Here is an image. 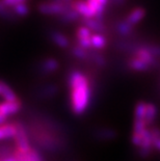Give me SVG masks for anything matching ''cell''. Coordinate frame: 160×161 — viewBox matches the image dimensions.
<instances>
[{
    "label": "cell",
    "instance_id": "obj_1",
    "mask_svg": "<svg viewBox=\"0 0 160 161\" xmlns=\"http://www.w3.org/2000/svg\"><path fill=\"white\" fill-rule=\"evenodd\" d=\"M68 85L70 87V103L73 114H83L91 100V80L82 72L73 70L68 74Z\"/></svg>",
    "mask_w": 160,
    "mask_h": 161
},
{
    "label": "cell",
    "instance_id": "obj_2",
    "mask_svg": "<svg viewBox=\"0 0 160 161\" xmlns=\"http://www.w3.org/2000/svg\"><path fill=\"white\" fill-rule=\"evenodd\" d=\"M71 5H67L63 0H52L40 3L37 9L41 14L47 16H62L69 9Z\"/></svg>",
    "mask_w": 160,
    "mask_h": 161
},
{
    "label": "cell",
    "instance_id": "obj_3",
    "mask_svg": "<svg viewBox=\"0 0 160 161\" xmlns=\"http://www.w3.org/2000/svg\"><path fill=\"white\" fill-rule=\"evenodd\" d=\"M16 123H17V128H18V130H17V135L15 137L16 149L22 151V152H26V151L31 149L29 142L28 132H27L24 124H22L20 122H16Z\"/></svg>",
    "mask_w": 160,
    "mask_h": 161
},
{
    "label": "cell",
    "instance_id": "obj_4",
    "mask_svg": "<svg viewBox=\"0 0 160 161\" xmlns=\"http://www.w3.org/2000/svg\"><path fill=\"white\" fill-rule=\"evenodd\" d=\"M21 102L19 101H14V102H8V101H3L0 104V123L4 124L6 119L9 115H13L19 112L21 109Z\"/></svg>",
    "mask_w": 160,
    "mask_h": 161
},
{
    "label": "cell",
    "instance_id": "obj_5",
    "mask_svg": "<svg viewBox=\"0 0 160 161\" xmlns=\"http://www.w3.org/2000/svg\"><path fill=\"white\" fill-rule=\"evenodd\" d=\"M133 53H134V56L146 61V63L151 66V68L158 67V57H156L147 46H141V47L135 48Z\"/></svg>",
    "mask_w": 160,
    "mask_h": 161
},
{
    "label": "cell",
    "instance_id": "obj_6",
    "mask_svg": "<svg viewBox=\"0 0 160 161\" xmlns=\"http://www.w3.org/2000/svg\"><path fill=\"white\" fill-rule=\"evenodd\" d=\"M91 36H93L91 30L83 25L78 27L76 30V39L78 45L83 47L84 49L90 50L91 48Z\"/></svg>",
    "mask_w": 160,
    "mask_h": 161
},
{
    "label": "cell",
    "instance_id": "obj_7",
    "mask_svg": "<svg viewBox=\"0 0 160 161\" xmlns=\"http://www.w3.org/2000/svg\"><path fill=\"white\" fill-rule=\"evenodd\" d=\"M70 5L71 8L79 14V16L83 17V19L95 18L94 13L91 9L90 5L87 4L86 0H73Z\"/></svg>",
    "mask_w": 160,
    "mask_h": 161
},
{
    "label": "cell",
    "instance_id": "obj_8",
    "mask_svg": "<svg viewBox=\"0 0 160 161\" xmlns=\"http://www.w3.org/2000/svg\"><path fill=\"white\" fill-rule=\"evenodd\" d=\"M17 123H8V124H2L0 128V139H12L15 138L17 135Z\"/></svg>",
    "mask_w": 160,
    "mask_h": 161
},
{
    "label": "cell",
    "instance_id": "obj_9",
    "mask_svg": "<svg viewBox=\"0 0 160 161\" xmlns=\"http://www.w3.org/2000/svg\"><path fill=\"white\" fill-rule=\"evenodd\" d=\"M83 26L90 28L91 31H95L97 33H102L106 30V26L102 22V20L97 18H91V19H83L82 20Z\"/></svg>",
    "mask_w": 160,
    "mask_h": 161
},
{
    "label": "cell",
    "instance_id": "obj_10",
    "mask_svg": "<svg viewBox=\"0 0 160 161\" xmlns=\"http://www.w3.org/2000/svg\"><path fill=\"white\" fill-rule=\"evenodd\" d=\"M127 66L130 70H133L136 72H145L151 69V66L149 64H147L146 61H144L141 58L133 56L128 60Z\"/></svg>",
    "mask_w": 160,
    "mask_h": 161
},
{
    "label": "cell",
    "instance_id": "obj_11",
    "mask_svg": "<svg viewBox=\"0 0 160 161\" xmlns=\"http://www.w3.org/2000/svg\"><path fill=\"white\" fill-rule=\"evenodd\" d=\"M145 16H146V11L144 8H136L134 9H132V11L128 14L125 20L128 23H130L131 25L134 26V25H136V24H138L139 22H141V20L145 18Z\"/></svg>",
    "mask_w": 160,
    "mask_h": 161
},
{
    "label": "cell",
    "instance_id": "obj_12",
    "mask_svg": "<svg viewBox=\"0 0 160 161\" xmlns=\"http://www.w3.org/2000/svg\"><path fill=\"white\" fill-rule=\"evenodd\" d=\"M0 95L2 96L4 101H8V102L18 101V97H17V95L15 94V92H14L12 90V87L3 80L1 81V83H0Z\"/></svg>",
    "mask_w": 160,
    "mask_h": 161
},
{
    "label": "cell",
    "instance_id": "obj_13",
    "mask_svg": "<svg viewBox=\"0 0 160 161\" xmlns=\"http://www.w3.org/2000/svg\"><path fill=\"white\" fill-rule=\"evenodd\" d=\"M50 39L56 46H58L59 48H63L64 49V48H68L70 46L69 39L62 32L52 31L50 33Z\"/></svg>",
    "mask_w": 160,
    "mask_h": 161
},
{
    "label": "cell",
    "instance_id": "obj_14",
    "mask_svg": "<svg viewBox=\"0 0 160 161\" xmlns=\"http://www.w3.org/2000/svg\"><path fill=\"white\" fill-rule=\"evenodd\" d=\"M59 67L58 61L54 58H46L42 61V64H41V70H42L43 73L46 74H51L53 72H55Z\"/></svg>",
    "mask_w": 160,
    "mask_h": 161
},
{
    "label": "cell",
    "instance_id": "obj_15",
    "mask_svg": "<svg viewBox=\"0 0 160 161\" xmlns=\"http://www.w3.org/2000/svg\"><path fill=\"white\" fill-rule=\"evenodd\" d=\"M72 54L73 56L80 60H91V52L87 49H84L83 47L79 46L77 44L76 46L72 47Z\"/></svg>",
    "mask_w": 160,
    "mask_h": 161
},
{
    "label": "cell",
    "instance_id": "obj_16",
    "mask_svg": "<svg viewBox=\"0 0 160 161\" xmlns=\"http://www.w3.org/2000/svg\"><path fill=\"white\" fill-rule=\"evenodd\" d=\"M107 45V41L102 33H95L91 36V48L95 50H102Z\"/></svg>",
    "mask_w": 160,
    "mask_h": 161
},
{
    "label": "cell",
    "instance_id": "obj_17",
    "mask_svg": "<svg viewBox=\"0 0 160 161\" xmlns=\"http://www.w3.org/2000/svg\"><path fill=\"white\" fill-rule=\"evenodd\" d=\"M86 2H87V4L90 5L91 9L93 11L95 18L101 20L102 16H103V14H104V9H105L104 6L99 2V0H86Z\"/></svg>",
    "mask_w": 160,
    "mask_h": 161
},
{
    "label": "cell",
    "instance_id": "obj_18",
    "mask_svg": "<svg viewBox=\"0 0 160 161\" xmlns=\"http://www.w3.org/2000/svg\"><path fill=\"white\" fill-rule=\"evenodd\" d=\"M158 109L155 104L153 103H147V112H146V123L147 125H151L155 122L157 118Z\"/></svg>",
    "mask_w": 160,
    "mask_h": 161
},
{
    "label": "cell",
    "instance_id": "obj_19",
    "mask_svg": "<svg viewBox=\"0 0 160 161\" xmlns=\"http://www.w3.org/2000/svg\"><path fill=\"white\" fill-rule=\"evenodd\" d=\"M117 31L122 36H128L133 32V25L124 20L117 24Z\"/></svg>",
    "mask_w": 160,
    "mask_h": 161
},
{
    "label": "cell",
    "instance_id": "obj_20",
    "mask_svg": "<svg viewBox=\"0 0 160 161\" xmlns=\"http://www.w3.org/2000/svg\"><path fill=\"white\" fill-rule=\"evenodd\" d=\"M146 112H147V103L142 101L137 102L134 108V119L146 121Z\"/></svg>",
    "mask_w": 160,
    "mask_h": 161
},
{
    "label": "cell",
    "instance_id": "obj_21",
    "mask_svg": "<svg viewBox=\"0 0 160 161\" xmlns=\"http://www.w3.org/2000/svg\"><path fill=\"white\" fill-rule=\"evenodd\" d=\"M79 18V14H78L75 9H73L72 8H69V9L63 14V15L59 16V19L62 22L64 23H70V22H74Z\"/></svg>",
    "mask_w": 160,
    "mask_h": 161
},
{
    "label": "cell",
    "instance_id": "obj_22",
    "mask_svg": "<svg viewBox=\"0 0 160 161\" xmlns=\"http://www.w3.org/2000/svg\"><path fill=\"white\" fill-rule=\"evenodd\" d=\"M117 136V132L112 129H107V128H104V129H100L98 130L97 132V137L99 139H112Z\"/></svg>",
    "mask_w": 160,
    "mask_h": 161
},
{
    "label": "cell",
    "instance_id": "obj_23",
    "mask_svg": "<svg viewBox=\"0 0 160 161\" xmlns=\"http://www.w3.org/2000/svg\"><path fill=\"white\" fill-rule=\"evenodd\" d=\"M58 92V88L55 84H48L46 86H44L41 91V96L42 97H45V98H50V97H53L55 96Z\"/></svg>",
    "mask_w": 160,
    "mask_h": 161
},
{
    "label": "cell",
    "instance_id": "obj_24",
    "mask_svg": "<svg viewBox=\"0 0 160 161\" xmlns=\"http://www.w3.org/2000/svg\"><path fill=\"white\" fill-rule=\"evenodd\" d=\"M13 11L15 16H18V17H25L28 15L29 13V8L27 6L26 3H20V4H17L16 6L13 8Z\"/></svg>",
    "mask_w": 160,
    "mask_h": 161
},
{
    "label": "cell",
    "instance_id": "obj_25",
    "mask_svg": "<svg viewBox=\"0 0 160 161\" xmlns=\"http://www.w3.org/2000/svg\"><path fill=\"white\" fill-rule=\"evenodd\" d=\"M151 132L153 136V148L160 152V129L153 128Z\"/></svg>",
    "mask_w": 160,
    "mask_h": 161
},
{
    "label": "cell",
    "instance_id": "obj_26",
    "mask_svg": "<svg viewBox=\"0 0 160 161\" xmlns=\"http://www.w3.org/2000/svg\"><path fill=\"white\" fill-rule=\"evenodd\" d=\"M91 60L93 61L94 64H98L99 67H103L106 64V60L105 58L101 55V54L96 53V52H91Z\"/></svg>",
    "mask_w": 160,
    "mask_h": 161
},
{
    "label": "cell",
    "instance_id": "obj_27",
    "mask_svg": "<svg viewBox=\"0 0 160 161\" xmlns=\"http://www.w3.org/2000/svg\"><path fill=\"white\" fill-rule=\"evenodd\" d=\"M147 47L156 57H160V45H147Z\"/></svg>",
    "mask_w": 160,
    "mask_h": 161
},
{
    "label": "cell",
    "instance_id": "obj_28",
    "mask_svg": "<svg viewBox=\"0 0 160 161\" xmlns=\"http://www.w3.org/2000/svg\"><path fill=\"white\" fill-rule=\"evenodd\" d=\"M1 3L4 4L6 8H14V6L18 4L17 0H1Z\"/></svg>",
    "mask_w": 160,
    "mask_h": 161
},
{
    "label": "cell",
    "instance_id": "obj_29",
    "mask_svg": "<svg viewBox=\"0 0 160 161\" xmlns=\"http://www.w3.org/2000/svg\"><path fill=\"white\" fill-rule=\"evenodd\" d=\"M111 1L117 5H122V4H124L126 0H111Z\"/></svg>",
    "mask_w": 160,
    "mask_h": 161
},
{
    "label": "cell",
    "instance_id": "obj_30",
    "mask_svg": "<svg viewBox=\"0 0 160 161\" xmlns=\"http://www.w3.org/2000/svg\"><path fill=\"white\" fill-rule=\"evenodd\" d=\"M99 2H100L101 4L105 8V6L107 5V3H108V0H99Z\"/></svg>",
    "mask_w": 160,
    "mask_h": 161
},
{
    "label": "cell",
    "instance_id": "obj_31",
    "mask_svg": "<svg viewBox=\"0 0 160 161\" xmlns=\"http://www.w3.org/2000/svg\"><path fill=\"white\" fill-rule=\"evenodd\" d=\"M26 0H17V2H18V4H20V3H25Z\"/></svg>",
    "mask_w": 160,
    "mask_h": 161
},
{
    "label": "cell",
    "instance_id": "obj_32",
    "mask_svg": "<svg viewBox=\"0 0 160 161\" xmlns=\"http://www.w3.org/2000/svg\"><path fill=\"white\" fill-rule=\"evenodd\" d=\"M63 1H71V0H63Z\"/></svg>",
    "mask_w": 160,
    "mask_h": 161
}]
</instances>
